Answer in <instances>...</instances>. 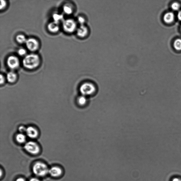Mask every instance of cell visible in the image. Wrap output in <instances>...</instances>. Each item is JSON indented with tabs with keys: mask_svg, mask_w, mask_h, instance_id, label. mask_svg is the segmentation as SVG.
Listing matches in <instances>:
<instances>
[{
	"mask_svg": "<svg viewBox=\"0 0 181 181\" xmlns=\"http://www.w3.org/2000/svg\"><path fill=\"white\" fill-rule=\"evenodd\" d=\"M40 61V57L37 55L30 54L24 57L23 60V64L26 68L32 69L38 66Z\"/></svg>",
	"mask_w": 181,
	"mask_h": 181,
	"instance_id": "1",
	"label": "cell"
},
{
	"mask_svg": "<svg viewBox=\"0 0 181 181\" xmlns=\"http://www.w3.org/2000/svg\"><path fill=\"white\" fill-rule=\"evenodd\" d=\"M62 27L65 32L71 33L77 30V22L73 18H67L63 21Z\"/></svg>",
	"mask_w": 181,
	"mask_h": 181,
	"instance_id": "2",
	"label": "cell"
},
{
	"mask_svg": "<svg viewBox=\"0 0 181 181\" xmlns=\"http://www.w3.org/2000/svg\"><path fill=\"white\" fill-rule=\"evenodd\" d=\"M48 167L44 163L38 162L34 164L33 167V171L34 174L38 176H44L49 173Z\"/></svg>",
	"mask_w": 181,
	"mask_h": 181,
	"instance_id": "3",
	"label": "cell"
},
{
	"mask_svg": "<svg viewBox=\"0 0 181 181\" xmlns=\"http://www.w3.org/2000/svg\"><path fill=\"white\" fill-rule=\"evenodd\" d=\"M82 95L85 96L94 94L96 91V87L93 83L86 82L82 84L80 88Z\"/></svg>",
	"mask_w": 181,
	"mask_h": 181,
	"instance_id": "4",
	"label": "cell"
},
{
	"mask_svg": "<svg viewBox=\"0 0 181 181\" xmlns=\"http://www.w3.org/2000/svg\"><path fill=\"white\" fill-rule=\"evenodd\" d=\"M27 151L33 155H36L40 151V148L38 145L34 141H30L27 143L24 147Z\"/></svg>",
	"mask_w": 181,
	"mask_h": 181,
	"instance_id": "5",
	"label": "cell"
},
{
	"mask_svg": "<svg viewBox=\"0 0 181 181\" xmlns=\"http://www.w3.org/2000/svg\"><path fill=\"white\" fill-rule=\"evenodd\" d=\"M25 44L28 50L31 51L36 50L38 49L39 46L38 40L33 38L27 39Z\"/></svg>",
	"mask_w": 181,
	"mask_h": 181,
	"instance_id": "6",
	"label": "cell"
},
{
	"mask_svg": "<svg viewBox=\"0 0 181 181\" xmlns=\"http://www.w3.org/2000/svg\"><path fill=\"white\" fill-rule=\"evenodd\" d=\"M7 65L10 68L13 69H17L19 67L20 62L17 57L12 56L8 57L7 61Z\"/></svg>",
	"mask_w": 181,
	"mask_h": 181,
	"instance_id": "7",
	"label": "cell"
},
{
	"mask_svg": "<svg viewBox=\"0 0 181 181\" xmlns=\"http://www.w3.org/2000/svg\"><path fill=\"white\" fill-rule=\"evenodd\" d=\"M89 29L85 24L80 25L76 30L77 35L81 38H84L87 37L89 33Z\"/></svg>",
	"mask_w": 181,
	"mask_h": 181,
	"instance_id": "8",
	"label": "cell"
},
{
	"mask_svg": "<svg viewBox=\"0 0 181 181\" xmlns=\"http://www.w3.org/2000/svg\"><path fill=\"white\" fill-rule=\"evenodd\" d=\"M60 28L59 22L54 21L49 23L47 26L49 31L53 33L58 32L60 30Z\"/></svg>",
	"mask_w": 181,
	"mask_h": 181,
	"instance_id": "9",
	"label": "cell"
},
{
	"mask_svg": "<svg viewBox=\"0 0 181 181\" xmlns=\"http://www.w3.org/2000/svg\"><path fill=\"white\" fill-rule=\"evenodd\" d=\"M74 6L71 3H65L63 6L62 11L65 15H71L74 12Z\"/></svg>",
	"mask_w": 181,
	"mask_h": 181,
	"instance_id": "10",
	"label": "cell"
},
{
	"mask_svg": "<svg viewBox=\"0 0 181 181\" xmlns=\"http://www.w3.org/2000/svg\"><path fill=\"white\" fill-rule=\"evenodd\" d=\"M26 133L28 136L31 138H36L38 135V131L32 127H29L27 128Z\"/></svg>",
	"mask_w": 181,
	"mask_h": 181,
	"instance_id": "11",
	"label": "cell"
},
{
	"mask_svg": "<svg viewBox=\"0 0 181 181\" xmlns=\"http://www.w3.org/2000/svg\"><path fill=\"white\" fill-rule=\"evenodd\" d=\"M49 173L53 177H58L61 175L62 170L57 167H53L49 170Z\"/></svg>",
	"mask_w": 181,
	"mask_h": 181,
	"instance_id": "12",
	"label": "cell"
},
{
	"mask_svg": "<svg viewBox=\"0 0 181 181\" xmlns=\"http://www.w3.org/2000/svg\"><path fill=\"white\" fill-rule=\"evenodd\" d=\"M174 16L173 13L172 12H168L164 15V21L167 23L170 24L173 21Z\"/></svg>",
	"mask_w": 181,
	"mask_h": 181,
	"instance_id": "13",
	"label": "cell"
},
{
	"mask_svg": "<svg viewBox=\"0 0 181 181\" xmlns=\"http://www.w3.org/2000/svg\"><path fill=\"white\" fill-rule=\"evenodd\" d=\"M7 78L8 82L10 83H13L16 81L17 75L14 72L10 71L7 74Z\"/></svg>",
	"mask_w": 181,
	"mask_h": 181,
	"instance_id": "14",
	"label": "cell"
},
{
	"mask_svg": "<svg viewBox=\"0 0 181 181\" xmlns=\"http://www.w3.org/2000/svg\"><path fill=\"white\" fill-rule=\"evenodd\" d=\"M53 21L59 22L63 20V15L62 14L59 13H56L52 14Z\"/></svg>",
	"mask_w": 181,
	"mask_h": 181,
	"instance_id": "15",
	"label": "cell"
},
{
	"mask_svg": "<svg viewBox=\"0 0 181 181\" xmlns=\"http://www.w3.org/2000/svg\"><path fill=\"white\" fill-rule=\"evenodd\" d=\"M16 40L17 42L20 44H24L26 43L27 39L26 37L25 36L22 34H18L16 37Z\"/></svg>",
	"mask_w": 181,
	"mask_h": 181,
	"instance_id": "16",
	"label": "cell"
},
{
	"mask_svg": "<svg viewBox=\"0 0 181 181\" xmlns=\"http://www.w3.org/2000/svg\"><path fill=\"white\" fill-rule=\"evenodd\" d=\"M16 141L20 143H23L26 141V137L23 133L18 134L16 136Z\"/></svg>",
	"mask_w": 181,
	"mask_h": 181,
	"instance_id": "17",
	"label": "cell"
},
{
	"mask_svg": "<svg viewBox=\"0 0 181 181\" xmlns=\"http://www.w3.org/2000/svg\"><path fill=\"white\" fill-rule=\"evenodd\" d=\"M87 102V98L86 96L84 95L79 97L78 98V103L81 106H84L86 104Z\"/></svg>",
	"mask_w": 181,
	"mask_h": 181,
	"instance_id": "18",
	"label": "cell"
},
{
	"mask_svg": "<svg viewBox=\"0 0 181 181\" xmlns=\"http://www.w3.org/2000/svg\"><path fill=\"white\" fill-rule=\"evenodd\" d=\"M174 47L177 50H181V39H177L174 41Z\"/></svg>",
	"mask_w": 181,
	"mask_h": 181,
	"instance_id": "19",
	"label": "cell"
},
{
	"mask_svg": "<svg viewBox=\"0 0 181 181\" xmlns=\"http://www.w3.org/2000/svg\"><path fill=\"white\" fill-rule=\"evenodd\" d=\"M86 20L85 17L82 16H80L78 17L77 21L78 24H80V25H84Z\"/></svg>",
	"mask_w": 181,
	"mask_h": 181,
	"instance_id": "20",
	"label": "cell"
},
{
	"mask_svg": "<svg viewBox=\"0 0 181 181\" xmlns=\"http://www.w3.org/2000/svg\"><path fill=\"white\" fill-rule=\"evenodd\" d=\"M0 2H1V5H0L1 10H5L7 7L8 5L7 0H0Z\"/></svg>",
	"mask_w": 181,
	"mask_h": 181,
	"instance_id": "21",
	"label": "cell"
},
{
	"mask_svg": "<svg viewBox=\"0 0 181 181\" xmlns=\"http://www.w3.org/2000/svg\"><path fill=\"white\" fill-rule=\"evenodd\" d=\"M180 5L177 3L175 2L173 3L171 5V8L173 10H177L179 9Z\"/></svg>",
	"mask_w": 181,
	"mask_h": 181,
	"instance_id": "22",
	"label": "cell"
},
{
	"mask_svg": "<svg viewBox=\"0 0 181 181\" xmlns=\"http://www.w3.org/2000/svg\"><path fill=\"white\" fill-rule=\"evenodd\" d=\"M18 53L19 55L22 56L26 54V51L24 49H20L18 51Z\"/></svg>",
	"mask_w": 181,
	"mask_h": 181,
	"instance_id": "23",
	"label": "cell"
},
{
	"mask_svg": "<svg viewBox=\"0 0 181 181\" xmlns=\"http://www.w3.org/2000/svg\"><path fill=\"white\" fill-rule=\"evenodd\" d=\"M19 130L20 132L22 133L26 132L27 129L24 126H21L19 127Z\"/></svg>",
	"mask_w": 181,
	"mask_h": 181,
	"instance_id": "24",
	"label": "cell"
},
{
	"mask_svg": "<svg viewBox=\"0 0 181 181\" xmlns=\"http://www.w3.org/2000/svg\"><path fill=\"white\" fill-rule=\"evenodd\" d=\"M171 181H181V178L178 177H174L172 179Z\"/></svg>",
	"mask_w": 181,
	"mask_h": 181,
	"instance_id": "25",
	"label": "cell"
},
{
	"mask_svg": "<svg viewBox=\"0 0 181 181\" xmlns=\"http://www.w3.org/2000/svg\"><path fill=\"white\" fill-rule=\"evenodd\" d=\"M4 81H5V78H4L3 76L1 75V84H3L4 83Z\"/></svg>",
	"mask_w": 181,
	"mask_h": 181,
	"instance_id": "26",
	"label": "cell"
},
{
	"mask_svg": "<svg viewBox=\"0 0 181 181\" xmlns=\"http://www.w3.org/2000/svg\"><path fill=\"white\" fill-rule=\"evenodd\" d=\"M178 18L179 20L181 21V11L179 12L178 14Z\"/></svg>",
	"mask_w": 181,
	"mask_h": 181,
	"instance_id": "27",
	"label": "cell"
},
{
	"mask_svg": "<svg viewBox=\"0 0 181 181\" xmlns=\"http://www.w3.org/2000/svg\"><path fill=\"white\" fill-rule=\"evenodd\" d=\"M30 181H40L38 179L36 178H33L30 180Z\"/></svg>",
	"mask_w": 181,
	"mask_h": 181,
	"instance_id": "28",
	"label": "cell"
},
{
	"mask_svg": "<svg viewBox=\"0 0 181 181\" xmlns=\"http://www.w3.org/2000/svg\"><path fill=\"white\" fill-rule=\"evenodd\" d=\"M16 181H25L24 179L22 178H19L17 179Z\"/></svg>",
	"mask_w": 181,
	"mask_h": 181,
	"instance_id": "29",
	"label": "cell"
}]
</instances>
